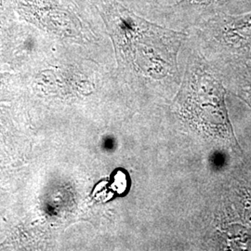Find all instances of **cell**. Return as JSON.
<instances>
[{
	"label": "cell",
	"instance_id": "5",
	"mask_svg": "<svg viewBox=\"0 0 251 251\" xmlns=\"http://www.w3.org/2000/svg\"><path fill=\"white\" fill-rule=\"evenodd\" d=\"M129 9L145 18L158 17L162 19L167 7L168 0H122Z\"/></svg>",
	"mask_w": 251,
	"mask_h": 251
},
{
	"label": "cell",
	"instance_id": "1",
	"mask_svg": "<svg viewBox=\"0 0 251 251\" xmlns=\"http://www.w3.org/2000/svg\"><path fill=\"white\" fill-rule=\"evenodd\" d=\"M127 71L164 79L175 71V58L187 35L136 13L122 0H90Z\"/></svg>",
	"mask_w": 251,
	"mask_h": 251
},
{
	"label": "cell",
	"instance_id": "4",
	"mask_svg": "<svg viewBox=\"0 0 251 251\" xmlns=\"http://www.w3.org/2000/svg\"><path fill=\"white\" fill-rule=\"evenodd\" d=\"M234 0H179L171 3L164 12L162 21L171 25L193 27L203 20L225 12Z\"/></svg>",
	"mask_w": 251,
	"mask_h": 251
},
{
	"label": "cell",
	"instance_id": "7",
	"mask_svg": "<svg viewBox=\"0 0 251 251\" xmlns=\"http://www.w3.org/2000/svg\"><path fill=\"white\" fill-rule=\"evenodd\" d=\"M236 75L239 83V89L245 97L251 102V71L244 66L242 68H239Z\"/></svg>",
	"mask_w": 251,
	"mask_h": 251
},
{
	"label": "cell",
	"instance_id": "2",
	"mask_svg": "<svg viewBox=\"0 0 251 251\" xmlns=\"http://www.w3.org/2000/svg\"><path fill=\"white\" fill-rule=\"evenodd\" d=\"M17 18L50 39L89 44L97 39L90 0H14Z\"/></svg>",
	"mask_w": 251,
	"mask_h": 251
},
{
	"label": "cell",
	"instance_id": "3",
	"mask_svg": "<svg viewBox=\"0 0 251 251\" xmlns=\"http://www.w3.org/2000/svg\"><path fill=\"white\" fill-rule=\"evenodd\" d=\"M193 27L210 45L235 57L251 58V11L238 15L221 12Z\"/></svg>",
	"mask_w": 251,
	"mask_h": 251
},
{
	"label": "cell",
	"instance_id": "6",
	"mask_svg": "<svg viewBox=\"0 0 251 251\" xmlns=\"http://www.w3.org/2000/svg\"><path fill=\"white\" fill-rule=\"evenodd\" d=\"M17 19L14 9V0H0V27Z\"/></svg>",
	"mask_w": 251,
	"mask_h": 251
},
{
	"label": "cell",
	"instance_id": "8",
	"mask_svg": "<svg viewBox=\"0 0 251 251\" xmlns=\"http://www.w3.org/2000/svg\"><path fill=\"white\" fill-rule=\"evenodd\" d=\"M5 25L0 27V58L6 57V45H5Z\"/></svg>",
	"mask_w": 251,
	"mask_h": 251
}]
</instances>
